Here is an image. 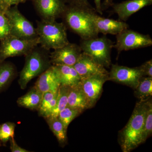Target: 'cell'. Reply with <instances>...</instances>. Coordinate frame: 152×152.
<instances>
[{
	"instance_id": "obj_1",
	"label": "cell",
	"mask_w": 152,
	"mask_h": 152,
	"mask_svg": "<svg viewBox=\"0 0 152 152\" xmlns=\"http://www.w3.org/2000/svg\"><path fill=\"white\" fill-rule=\"evenodd\" d=\"M91 7L68 4L62 18L66 27L80 36L82 39L98 37V32L91 19Z\"/></svg>"
},
{
	"instance_id": "obj_2",
	"label": "cell",
	"mask_w": 152,
	"mask_h": 152,
	"mask_svg": "<svg viewBox=\"0 0 152 152\" xmlns=\"http://www.w3.org/2000/svg\"><path fill=\"white\" fill-rule=\"evenodd\" d=\"M150 98L136 104L129 122L121 131L120 144L124 152H130L142 144V132Z\"/></svg>"
},
{
	"instance_id": "obj_3",
	"label": "cell",
	"mask_w": 152,
	"mask_h": 152,
	"mask_svg": "<svg viewBox=\"0 0 152 152\" xmlns=\"http://www.w3.org/2000/svg\"><path fill=\"white\" fill-rule=\"evenodd\" d=\"M50 50L37 46L25 56L23 67L18 82L20 88L25 89L33 79L39 76L52 66Z\"/></svg>"
},
{
	"instance_id": "obj_4",
	"label": "cell",
	"mask_w": 152,
	"mask_h": 152,
	"mask_svg": "<svg viewBox=\"0 0 152 152\" xmlns=\"http://www.w3.org/2000/svg\"><path fill=\"white\" fill-rule=\"evenodd\" d=\"M40 46L46 50H55L69 43L67 27L64 22L41 20L36 28Z\"/></svg>"
},
{
	"instance_id": "obj_5",
	"label": "cell",
	"mask_w": 152,
	"mask_h": 152,
	"mask_svg": "<svg viewBox=\"0 0 152 152\" xmlns=\"http://www.w3.org/2000/svg\"><path fill=\"white\" fill-rule=\"evenodd\" d=\"M114 43L106 37L81 39L80 47L82 52L105 68L111 64V52Z\"/></svg>"
},
{
	"instance_id": "obj_6",
	"label": "cell",
	"mask_w": 152,
	"mask_h": 152,
	"mask_svg": "<svg viewBox=\"0 0 152 152\" xmlns=\"http://www.w3.org/2000/svg\"><path fill=\"white\" fill-rule=\"evenodd\" d=\"M39 45V37L26 39L10 35L0 41V62L10 57L26 56Z\"/></svg>"
},
{
	"instance_id": "obj_7",
	"label": "cell",
	"mask_w": 152,
	"mask_h": 152,
	"mask_svg": "<svg viewBox=\"0 0 152 152\" xmlns=\"http://www.w3.org/2000/svg\"><path fill=\"white\" fill-rule=\"evenodd\" d=\"M4 14L10 26L11 35L26 39L38 37L36 28L20 12L18 6L11 7Z\"/></svg>"
},
{
	"instance_id": "obj_8",
	"label": "cell",
	"mask_w": 152,
	"mask_h": 152,
	"mask_svg": "<svg viewBox=\"0 0 152 152\" xmlns=\"http://www.w3.org/2000/svg\"><path fill=\"white\" fill-rule=\"evenodd\" d=\"M116 36V42L113 48L116 49L118 53L123 51L146 48L152 45V39L149 36L128 28Z\"/></svg>"
},
{
	"instance_id": "obj_9",
	"label": "cell",
	"mask_w": 152,
	"mask_h": 152,
	"mask_svg": "<svg viewBox=\"0 0 152 152\" xmlns=\"http://www.w3.org/2000/svg\"><path fill=\"white\" fill-rule=\"evenodd\" d=\"M42 20H56L61 18L68 4L66 0H32Z\"/></svg>"
},
{
	"instance_id": "obj_10",
	"label": "cell",
	"mask_w": 152,
	"mask_h": 152,
	"mask_svg": "<svg viewBox=\"0 0 152 152\" xmlns=\"http://www.w3.org/2000/svg\"><path fill=\"white\" fill-rule=\"evenodd\" d=\"M142 77L138 67L129 68L113 64L109 73L108 80L126 85L135 90Z\"/></svg>"
},
{
	"instance_id": "obj_11",
	"label": "cell",
	"mask_w": 152,
	"mask_h": 152,
	"mask_svg": "<svg viewBox=\"0 0 152 152\" xmlns=\"http://www.w3.org/2000/svg\"><path fill=\"white\" fill-rule=\"evenodd\" d=\"M82 53L80 45L69 42L50 52V60L52 65L74 66Z\"/></svg>"
},
{
	"instance_id": "obj_12",
	"label": "cell",
	"mask_w": 152,
	"mask_h": 152,
	"mask_svg": "<svg viewBox=\"0 0 152 152\" xmlns=\"http://www.w3.org/2000/svg\"><path fill=\"white\" fill-rule=\"evenodd\" d=\"M109 75H97L81 80V85L89 108L93 107L100 97L104 83L108 80Z\"/></svg>"
},
{
	"instance_id": "obj_13",
	"label": "cell",
	"mask_w": 152,
	"mask_h": 152,
	"mask_svg": "<svg viewBox=\"0 0 152 152\" xmlns=\"http://www.w3.org/2000/svg\"><path fill=\"white\" fill-rule=\"evenodd\" d=\"M73 66L81 80L97 75H109L104 67L99 64L83 52Z\"/></svg>"
},
{
	"instance_id": "obj_14",
	"label": "cell",
	"mask_w": 152,
	"mask_h": 152,
	"mask_svg": "<svg viewBox=\"0 0 152 152\" xmlns=\"http://www.w3.org/2000/svg\"><path fill=\"white\" fill-rule=\"evenodd\" d=\"M95 11H92L90 15L99 34L116 35L123 30L128 28L129 26L125 22L102 18L95 13Z\"/></svg>"
},
{
	"instance_id": "obj_15",
	"label": "cell",
	"mask_w": 152,
	"mask_h": 152,
	"mask_svg": "<svg viewBox=\"0 0 152 152\" xmlns=\"http://www.w3.org/2000/svg\"><path fill=\"white\" fill-rule=\"evenodd\" d=\"M152 4V0H127L113 4L111 7L113 11L118 15L119 20L124 22L135 13Z\"/></svg>"
},
{
	"instance_id": "obj_16",
	"label": "cell",
	"mask_w": 152,
	"mask_h": 152,
	"mask_svg": "<svg viewBox=\"0 0 152 152\" xmlns=\"http://www.w3.org/2000/svg\"><path fill=\"white\" fill-rule=\"evenodd\" d=\"M61 86L60 81L53 65L39 76L34 87L41 93L56 92Z\"/></svg>"
},
{
	"instance_id": "obj_17",
	"label": "cell",
	"mask_w": 152,
	"mask_h": 152,
	"mask_svg": "<svg viewBox=\"0 0 152 152\" xmlns=\"http://www.w3.org/2000/svg\"><path fill=\"white\" fill-rule=\"evenodd\" d=\"M53 66L59 80L61 86L72 87L80 83L81 78L73 66Z\"/></svg>"
},
{
	"instance_id": "obj_18",
	"label": "cell",
	"mask_w": 152,
	"mask_h": 152,
	"mask_svg": "<svg viewBox=\"0 0 152 152\" xmlns=\"http://www.w3.org/2000/svg\"><path fill=\"white\" fill-rule=\"evenodd\" d=\"M67 106L83 111L90 109L80 83L70 87L68 96Z\"/></svg>"
},
{
	"instance_id": "obj_19",
	"label": "cell",
	"mask_w": 152,
	"mask_h": 152,
	"mask_svg": "<svg viewBox=\"0 0 152 152\" xmlns=\"http://www.w3.org/2000/svg\"><path fill=\"white\" fill-rule=\"evenodd\" d=\"M43 94L33 87L26 94L19 97L17 102L19 106L31 110H38Z\"/></svg>"
},
{
	"instance_id": "obj_20",
	"label": "cell",
	"mask_w": 152,
	"mask_h": 152,
	"mask_svg": "<svg viewBox=\"0 0 152 152\" xmlns=\"http://www.w3.org/2000/svg\"><path fill=\"white\" fill-rule=\"evenodd\" d=\"M17 75V68L13 63L5 61L0 62V93L9 86Z\"/></svg>"
},
{
	"instance_id": "obj_21",
	"label": "cell",
	"mask_w": 152,
	"mask_h": 152,
	"mask_svg": "<svg viewBox=\"0 0 152 152\" xmlns=\"http://www.w3.org/2000/svg\"><path fill=\"white\" fill-rule=\"evenodd\" d=\"M58 91L56 92H47L42 95L40 104L38 110V114L45 119L49 118L56 104Z\"/></svg>"
},
{
	"instance_id": "obj_22",
	"label": "cell",
	"mask_w": 152,
	"mask_h": 152,
	"mask_svg": "<svg viewBox=\"0 0 152 152\" xmlns=\"http://www.w3.org/2000/svg\"><path fill=\"white\" fill-rule=\"evenodd\" d=\"M50 129L61 146L64 147L67 142V129L64 126L58 118H49L46 119Z\"/></svg>"
},
{
	"instance_id": "obj_23",
	"label": "cell",
	"mask_w": 152,
	"mask_h": 152,
	"mask_svg": "<svg viewBox=\"0 0 152 152\" xmlns=\"http://www.w3.org/2000/svg\"><path fill=\"white\" fill-rule=\"evenodd\" d=\"M135 90V95L140 100L146 99L152 95V77H142Z\"/></svg>"
},
{
	"instance_id": "obj_24",
	"label": "cell",
	"mask_w": 152,
	"mask_h": 152,
	"mask_svg": "<svg viewBox=\"0 0 152 152\" xmlns=\"http://www.w3.org/2000/svg\"><path fill=\"white\" fill-rule=\"evenodd\" d=\"M69 88L70 87L67 86H60L58 90L56 104L49 118H57L60 112L67 106L68 96Z\"/></svg>"
},
{
	"instance_id": "obj_25",
	"label": "cell",
	"mask_w": 152,
	"mask_h": 152,
	"mask_svg": "<svg viewBox=\"0 0 152 152\" xmlns=\"http://www.w3.org/2000/svg\"><path fill=\"white\" fill-rule=\"evenodd\" d=\"M83 112L79 109L67 106L60 112L57 118L61 122L66 129L67 130L70 123Z\"/></svg>"
},
{
	"instance_id": "obj_26",
	"label": "cell",
	"mask_w": 152,
	"mask_h": 152,
	"mask_svg": "<svg viewBox=\"0 0 152 152\" xmlns=\"http://www.w3.org/2000/svg\"><path fill=\"white\" fill-rule=\"evenodd\" d=\"M152 133V102L151 97L148 103V108L142 132L141 142L143 143L151 135Z\"/></svg>"
},
{
	"instance_id": "obj_27",
	"label": "cell",
	"mask_w": 152,
	"mask_h": 152,
	"mask_svg": "<svg viewBox=\"0 0 152 152\" xmlns=\"http://www.w3.org/2000/svg\"><path fill=\"white\" fill-rule=\"evenodd\" d=\"M15 123L7 122L0 126V141L3 145H5L7 142L11 138H14L15 136Z\"/></svg>"
},
{
	"instance_id": "obj_28",
	"label": "cell",
	"mask_w": 152,
	"mask_h": 152,
	"mask_svg": "<svg viewBox=\"0 0 152 152\" xmlns=\"http://www.w3.org/2000/svg\"><path fill=\"white\" fill-rule=\"evenodd\" d=\"M11 28L4 12H0V41L10 35Z\"/></svg>"
},
{
	"instance_id": "obj_29",
	"label": "cell",
	"mask_w": 152,
	"mask_h": 152,
	"mask_svg": "<svg viewBox=\"0 0 152 152\" xmlns=\"http://www.w3.org/2000/svg\"><path fill=\"white\" fill-rule=\"evenodd\" d=\"M141 73L142 77H152V60H149L140 66L138 67Z\"/></svg>"
},
{
	"instance_id": "obj_30",
	"label": "cell",
	"mask_w": 152,
	"mask_h": 152,
	"mask_svg": "<svg viewBox=\"0 0 152 152\" xmlns=\"http://www.w3.org/2000/svg\"><path fill=\"white\" fill-rule=\"evenodd\" d=\"M6 10L14 6L18 5L19 4L26 2V0H1Z\"/></svg>"
},
{
	"instance_id": "obj_31",
	"label": "cell",
	"mask_w": 152,
	"mask_h": 152,
	"mask_svg": "<svg viewBox=\"0 0 152 152\" xmlns=\"http://www.w3.org/2000/svg\"><path fill=\"white\" fill-rule=\"evenodd\" d=\"M10 150L12 152H29V151L23 148L20 147L17 143L15 139L11 138L10 140Z\"/></svg>"
},
{
	"instance_id": "obj_32",
	"label": "cell",
	"mask_w": 152,
	"mask_h": 152,
	"mask_svg": "<svg viewBox=\"0 0 152 152\" xmlns=\"http://www.w3.org/2000/svg\"><path fill=\"white\" fill-rule=\"evenodd\" d=\"M68 4L80 5L87 6V7H91L88 0H66Z\"/></svg>"
},
{
	"instance_id": "obj_33",
	"label": "cell",
	"mask_w": 152,
	"mask_h": 152,
	"mask_svg": "<svg viewBox=\"0 0 152 152\" xmlns=\"http://www.w3.org/2000/svg\"><path fill=\"white\" fill-rule=\"evenodd\" d=\"M96 6V11L98 12L100 15L102 14V4H101V0H94Z\"/></svg>"
},
{
	"instance_id": "obj_34",
	"label": "cell",
	"mask_w": 152,
	"mask_h": 152,
	"mask_svg": "<svg viewBox=\"0 0 152 152\" xmlns=\"http://www.w3.org/2000/svg\"><path fill=\"white\" fill-rule=\"evenodd\" d=\"M113 0H104L102 6V8H104V9H107L109 7H111L113 4Z\"/></svg>"
},
{
	"instance_id": "obj_35",
	"label": "cell",
	"mask_w": 152,
	"mask_h": 152,
	"mask_svg": "<svg viewBox=\"0 0 152 152\" xmlns=\"http://www.w3.org/2000/svg\"><path fill=\"white\" fill-rule=\"evenodd\" d=\"M6 11L5 8L4 7V5L1 1V0H0V12H5Z\"/></svg>"
},
{
	"instance_id": "obj_36",
	"label": "cell",
	"mask_w": 152,
	"mask_h": 152,
	"mask_svg": "<svg viewBox=\"0 0 152 152\" xmlns=\"http://www.w3.org/2000/svg\"><path fill=\"white\" fill-rule=\"evenodd\" d=\"M2 145V144L1 142L0 141V146H1Z\"/></svg>"
},
{
	"instance_id": "obj_37",
	"label": "cell",
	"mask_w": 152,
	"mask_h": 152,
	"mask_svg": "<svg viewBox=\"0 0 152 152\" xmlns=\"http://www.w3.org/2000/svg\"><path fill=\"white\" fill-rule=\"evenodd\" d=\"M0 126H1V125H0Z\"/></svg>"
}]
</instances>
